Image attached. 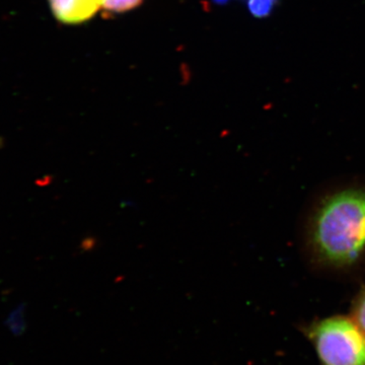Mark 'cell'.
<instances>
[{
    "label": "cell",
    "instance_id": "1",
    "mask_svg": "<svg viewBox=\"0 0 365 365\" xmlns=\"http://www.w3.org/2000/svg\"><path fill=\"white\" fill-rule=\"evenodd\" d=\"M309 235L314 253L327 265L356 263L365 250V188L327 197L314 213Z\"/></svg>",
    "mask_w": 365,
    "mask_h": 365
},
{
    "label": "cell",
    "instance_id": "2",
    "mask_svg": "<svg viewBox=\"0 0 365 365\" xmlns=\"http://www.w3.org/2000/svg\"><path fill=\"white\" fill-rule=\"evenodd\" d=\"M306 333L321 365H365V332L354 319L330 317L314 322Z\"/></svg>",
    "mask_w": 365,
    "mask_h": 365
},
{
    "label": "cell",
    "instance_id": "3",
    "mask_svg": "<svg viewBox=\"0 0 365 365\" xmlns=\"http://www.w3.org/2000/svg\"><path fill=\"white\" fill-rule=\"evenodd\" d=\"M103 0H49L55 18L66 25H78L102 9Z\"/></svg>",
    "mask_w": 365,
    "mask_h": 365
},
{
    "label": "cell",
    "instance_id": "4",
    "mask_svg": "<svg viewBox=\"0 0 365 365\" xmlns=\"http://www.w3.org/2000/svg\"><path fill=\"white\" fill-rule=\"evenodd\" d=\"M278 0H247V7L255 18H268L275 11Z\"/></svg>",
    "mask_w": 365,
    "mask_h": 365
},
{
    "label": "cell",
    "instance_id": "5",
    "mask_svg": "<svg viewBox=\"0 0 365 365\" xmlns=\"http://www.w3.org/2000/svg\"><path fill=\"white\" fill-rule=\"evenodd\" d=\"M143 0H103L102 7L111 13H124L135 9Z\"/></svg>",
    "mask_w": 365,
    "mask_h": 365
},
{
    "label": "cell",
    "instance_id": "6",
    "mask_svg": "<svg viewBox=\"0 0 365 365\" xmlns=\"http://www.w3.org/2000/svg\"><path fill=\"white\" fill-rule=\"evenodd\" d=\"M352 318L365 332V288L357 297L353 304Z\"/></svg>",
    "mask_w": 365,
    "mask_h": 365
},
{
    "label": "cell",
    "instance_id": "7",
    "mask_svg": "<svg viewBox=\"0 0 365 365\" xmlns=\"http://www.w3.org/2000/svg\"><path fill=\"white\" fill-rule=\"evenodd\" d=\"M230 1H232V0H213V2H215L218 6H223V4H227Z\"/></svg>",
    "mask_w": 365,
    "mask_h": 365
}]
</instances>
